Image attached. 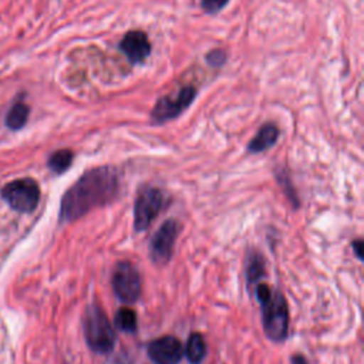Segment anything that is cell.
I'll return each instance as SVG.
<instances>
[{
    "label": "cell",
    "instance_id": "1",
    "mask_svg": "<svg viewBox=\"0 0 364 364\" xmlns=\"http://www.w3.org/2000/svg\"><path fill=\"white\" fill-rule=\"evenodd\" d=\"M118 192V176L111 166H98L85 172L64 195L60 206V219L73 222L94 208L114 199Z\"/></svg>",
    "mask_w": 364,
    "mask_h": 364
},
{
    "label": "cell",
    "instance_id": "2",
    "mask_svg": "<svg viewBox=\"0 0 364 364\" xmlns=\"http://www.w3.org/2000/svg\"><path fill=\"white\" fill-rule=\"evenodd\" d=\"M84 334L88 347L95 353H108L115 344L114 328L98 306H90L84 314Z\"/></svg>",
    "mask_w": 364,
    "mask_h": 364
},
{
    "label": "cell",
    "instance_id": "3",
    "mask_svg": "<svg viewBox=\"0 0 364 364\" xmlns=\"http://www.w3.org/2000/svg\"><path fill=\"white\" fill-rule=\"evenodd\" d=\"M260 304L263 309V328L267 337L273 341L284 340L289 330V310L283 294L270 291Z\"/></svg>",
    "mask_w": 364,
    "mask_h": 364
},
{
    "label": "cell",
    "instance_id": "4",
    "mask_svg": "<svg viewBox=\"0 0 364 364\" xmlns=\"http://www.w3.org/2000/svg\"><path fill=\"white\" fill-rule=\"evenodd\" d=\"M3 199L18 212H31L40 200V188L31 178H21L7 183L1 191Z\"/></svg>",
    "mask_w": 364,
    "mask_h": 364
},
{
    "label": "cell",
    "instance_id": "5",
    "mask_svg": "<svg viewBox=\"0 0 364 364\" xmlns=\"http://www.w3.org/2000/svg\"><path fill=\"white\" fill-rule=\"evenodd\" d=\"M165 202V196L162 191L156 188H144L139 191L135 206H134V228L138 232L145 230L151 222L159 213L162 205Z\"/></svg>",
    "mask_w": 364,
    "mask_h": 364
},
{
    "label": "cell",
    "instance_id": "6",
    "mask_svg": "<svg viewBox=\"0 0 364 364\" xmlns=\"http://www.w3.org/2000/svg\"><path fill=\"white\" fill-rule=\"evenodd\" d=\"M112 287L117 297L125 303H134L141 294V277L129 262H119L112 273Z\"/></svg>",
    "mask_w": 364,
    "mask_h": 364
},
{
    "label": "cell",
    "instance_id": "7",
    "mask_svg": "<svg viewBox=\"0 0 364 364\" xmlns=\"http://www.w3.org/2000/svg\"><path fill=\"white\" fill-rule=\"evenodd\" d=\"M196 91L193 87L186 85L178 91L176 95H165L159 98L152 109L151 118L154 122L161 124L178 117L183 109H186L193 101Z\"/></svg>",
    "mask_w": 364,
    "mask_h": 364
},
{
    "label": "cell",
    "instance_id": "8",
    "mask_svg": "<svg viewBox=\"0 0 364 364\" xmlns=\"http://www.w3.org/2000/svg\"><path fill=\"white\" fill-rule=\"evenodd\" d=\"M178 232H179L178 222L173 219H168L161 225V228L154 235L151 240L149 252H151L152 260L156 264H164L171 259Z\"/></svg>",
    "mask_w": 364,
    "mask_h": 364
},
{
    "label": "cell",
    "instance_id": "9",
    "mask_svg": "<svg viewBox=\"0 0 364 364\" xmlns=\"http://www.w3.org/2000/svg\"><path fill=\"white\" fill-rule=\"evenodd\" d=\"M182 354V343L173 336L156 338L148 346V355L155 364H178Z\"/></svg>",
    "mask_w": 364,
    "mask_h": 364
},
{
    "label": "cell",
    "instance_id": "10",
    "mask_svg": "<svg viewBox=\"0 0 364 364\" xmlns=\"http://www.w3.org/2000/svg\"><path fill=\"white\" fill-rule=\"evenodd\" d=\"M118 47L125 54V57L134 64L144 61L151 53V44H149L148 36L139 30L128 31L121 38Z\"/></svg>",
    "mask_w": 364,
    "mask_h": 364
},
{
    "label": "cell",
    "instance_id": "11",
    "mask_svg": "<svg viewBox=\"0 0 364 364\" xmlns=\"http://www.w3.org/2000/svg\"><path fill=\"white\" fill-rule=\"evenodd\" d=\"M277 136H279V128L274 124L267 122L263 127H260L255 138L249 142L247 149L252 154L263 152L276 144Z\"/></svg>",
    "mask_w": 364,
    "mask_h": 364
},
{
    "label": "cell",
    "instance_id": "12",
    "mask_svg": "<svg viewBox=\"0 0 364 364\" xmlns=\"http://www.w3.org/2000/svg\"><path fill=\"white\" fill-rule=\"evenodd\" d=\"M28 112H30V108L26 102L23 101H16L10 109L7 111V115H6V125L7 128L13 129V131H17L20 128H23L28 119Z\"/></svg>",
    "mask_w": 364,
    "mask_h": 364
},
{
    "label": "cell",
    "instance_id": "13",
    "mask_svg": "<svg viewBox=\"0 0 364 364\" xmlns=\"http://www.w3.org/2000/svg\"><path fill=\"white\" fill-rule=\"evenodd\" d=\"M186 357L192 364H199L205 354H206V344L203 337L199 333H192L188 338L186 348H185Z\"/></svg>",
    "mask_w": 364,
    "mask_h": 364
},
{
    "label": "cell",
    "instance_id": "14",
    "mask_svg": "<svg viewBox=\"0 0 364 364\" xmlns=\"http://www.w3.org/2000/svg\"><path fill=\"white\" fill-rule=\"evenodd\" d=\"M73 162V152L70 149H58L48 158V168L55 173H63Z\"/></svg>",
    "mask_w": 364,
    "mask_h": 364
},
{
    "label": "cell",
    "instance_id": "15",
    "mask_svg": "<svg viewBox=\"0 0 364 364\" xmlns=\"http://www.w3.org/2000/svg\"><path fill=\"white\" fill-rule=\"evenodd\" d=\"M115 326L127 333H134L136 330V314L132 309L121 307L115 314Z\"/></svg>",
    "mask_w": 364,
    "mask_h": 364
},
{
    "label": "cell",
    "instance_id": "16",
    "mask_svg": "<svg viewBox=\"0 0 364 364\" xmlns=\"http://www.w3.org/2000/svg\"><path fill=\"white\" fill-rule=\"evenodd\" d=\"M262 274H263V259L259 255H255L249 260V267H247L249 282L250 283L256 282Z\"/></svg>",
    "mask_w": 364,
    "mask_h": 364
},
{
    "label": "cell",
    "instance_id": "17",
    "mask_svg": "<svg viewBox=\"0 0 364 364\" xmlns=\"http://www.w3.org/2000/svg\"><path fill=\"white\" fill-rule=\"evenodd\" d=\"M228 1L229 0H202L200 6H202L203 11L212 14V13H218L219 10H222Z\"/></svg>",
    "mask_w": 364,
    "mask_h": 364
},
{
    "label": "cell",
    "instance_id": "18",
    "mask_svg": "<svg viewBox=\"0 0 364 364\" xmlns=\"http://www.w3.org/2000/svg\"><path fill=\"white\" fill-rule=\"evenodd\" d=\"M225 60H226V55H225V53H223L222 50H213V51H210V53L206 55V61H208V64L212 65V67H219V65H222V64L225 63Z\"/></svg>",
    "mask_w": 364,
    "mask_h": 364
},
{
    "label": "cell",
    "instance_id": "19",
    "mask_svg": "<svg viewBox=\"0 0 364 364\" xmlns=\"http://www.w3.org/2000/svg\"><path fill=\"white\" fill-rule=\"evenodd\" d=\"M353 247H354V250H355L357 257H358V259H363V250H361L363 245H361V240H355V242L353 243Z\"/></svg>",
    "mask_w": 364,
    "mask_h": 364
},
{
    "label": "cell",
    "instance_id": "20",
    "mask_svg": "<svg viewBox=\"0 0 364 364\" xmlns=\"http://www.w3.org/2000/svg\"><path fill=\"white\" fill-rule=\"evenodd\" d=\"M291 364H307V361L303 355H293L291 357Z\"/></svg>",
    "mask_w": 364,
    "mask_h": 364
}]
</instances>
